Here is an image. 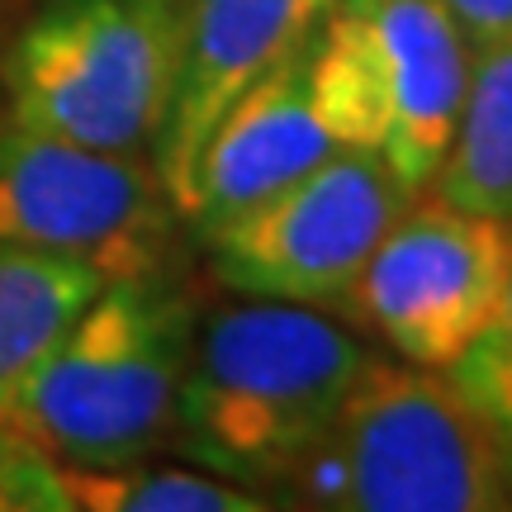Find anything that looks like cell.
Returning <instances> with one entry per match:
<instances>
[{"mask_svg": "<svg viewBox=\"0 0 512 512\" xmlns=\"http://www.w3.org/2000/svg\"><path fill=\"white\" fill-rule=\"evenodd\" d=\"M375 351L332 313L252 299L190 332L176 403L185 451L247 489H275L328 432Z\"/></svg>", "mask_w": 512, "mask_h": 512, "instance_id": "cell-1", "label": "cell"}, {"mask_svg": "<svg viewBox=\"0 0 512 512\" xmlns=\"http://www.w3.org/2000/svg\"><path fill=\"white\" fill-rule=\"evenodd\" d=\"M195 309L171 280H114L0 399V451L48 465H124L176 441Z\"/></svg>", "mask_w": 512, "mask_h": 512, "instance_id": "cell-2", "label": "cell"}, {"mask_svg": "<svg viewBox=\"0 0 512 512\" xmlns=\"http://www.w3.org/2000/svg\"><path fill=\"white\" fill-rule=\"evenodd\" d=\"M275 489L304 508L494 512L512 508V446L456 375L375 356Z\"/></svg>", "mask_w": 512, "mask_h": 512, "instance_id": "cell-3", "label": "cell"}, {"mask_svg": "<svg viewBox=\"0 0 512 512\" xmlns=\"http://www.w3.org/2000/svg\"><path fill=\"white\" fill-rule=\"evenodd\" d=\"M185 0H38L5 57L10 124L147 152L166 124Z\"/></svg>", "mask_w": 512, "mask_h": 512, "instance_id": "cell-4", "label": "cell"}, {"mask_svg": "<svg viewBox=\"0 0 512 512\" xmlns=\"http://www.w3.org/2000/svg\"><path fill=\"white\" fill-rule=\"evenodd\" d=\"M176 223L181 209L143 152H105L24 124L0 133V247L72 256L114 285L162 275Z\"/></svg>", "mask_w": 512, "mask_h": 512, "instance_id": "cell-5", "label": "cell"}, {"mask_svg": "<svg viewBox=\"0 0 512 512\" xmlns=\"http://www.w3.org/2000/svg\"><path fill=\"white\" fill-rule=\"evenodd\" d=\"M413 190L380 147H337L299 181L219 223L204 242L228 290L290 304H342Z\"/></svg>", "mask_w": 512, "mask_h": 512, "instance_id": "cell-6", "label": "cell"}, {"mask_svg": "<svg viewBox=\"0 0 512 512\" xmlns=\"http://www.w3.org/2000/svg\"><path fill=\"white\" fill-rule=\"evenodd\" d=\"M508 271L512 223L413 195L342 304L403 361L451 370L498 328Z\"/></svg>", "mask_w": 512, "mask_h": 512, "instance_id": "cell-7", "label": "cell"}, {"mask_svg": "<svg viewBox=\"0 0 512 512\" xmlns=\"http://www.w3.org/2000/svg\"><path fill=\"white\" fill-rule=\"evenodd\" d=\"M337 0H185L181 57L171 81L166 124L157 133V171L185 219L195 162L223 114L266 72L294 57Z\"/></svg>", "mask_w": 512, "mask_h": 512, "instance_id": "cell-8", "label": "cell"}, {"mask_svg": "<svg viewBox=\"0 0 512 512\" xmlns=\"http://www.w3.org/2000/svg\"><path fill=\"white\" fill-rule=\"evenodd\" d=\"M337 147L342 143L318 100L309 72V43H304L223 114V124L214 128V138L204 143L200 162H195L185 223L204 238L233 214H242L247 204L266 200L271 190L328 162Z\"/></svg>", "mask_w": 512, "mask_h": 512, "instance_id": "cell-9", "label": "cell"}, {"mask_svg": "<svg viewBox=\"0 0 512 512\" xmlns=\"http://www.w3.org/2000/svg\"><path fill=\"white\" fill-rule=\"evenodd\" d=\"M347 5L366 19L380 57L384 105H389L380 152L394 166V176L413 195H422L456 138L475 48L441 0H347Z\"/></svg>", "mask_w": 512, "mask_h": 512, "instance_id": "cell-10", "label": "cell"}, {"mask_svg": "<svg viewBox=\"0 0 512 512\" xmlns=\"http://www.w3.org/2000/svg\"><path fill=\"white\" fill-rule=\"evenodd\" d=\"M427 190L470 214L512 223V38L475 53L456 138Z\"/></svg>", "mask_w": 512, "mask_h": 512, "instance_id": "cell-11", "label": "cell"}, {"mask_svg": "<svg viewBox=\"0 0 512 512\" xmlns=\"http://www.w3.org/2000/svg\"><path fill=\"white\" fill-rule=\"evenodd\" d=\"M100 290L105 275H95L86 261L0 247V399L53 351Z\"/></svg>", "mask_w": 512, "mask_h": 512, "instance_id": "cell-12", "label": "cell"}, {"mask_svg": "<svg viewBox=\"0 0 512 512\" xmlns=\"http://www.w3.org/2000/svg\"><path fill=\"white\" fill-rule=\"evenodd\" d=\"M53 508L86 512H261L271 498L228 475L157 470L143 460L124 465H48Z\"/></svg>", "mask_w": 512, "mask_h": 512, "instance_id": "cell-13", "label": "cell"}, {"mask_svg": "<svg viewBox=\"0 0 512 512\" xmlns=\"http://www.w3.org/2000/svg\"><path fill=\"white\" fill-rule=\"evenodd\" d=\"M451 370H456L460 389L494 418V427L512 446V342H503V337L489 332V337L475 342Z\"/></svg>", "mask_w": 512, "mask_h": 512, "instance_id": "cell-14", "label": "cell"}, {"mask_svg": "<svg viewBox=\"0 0 512 512\" xmlns=\"http://www.w3.org/2000/svg\"><path fill=\"white\" fill-rule=\"evenodd\" d=\"M441 5L460 24V34L470 38L475 53L512 38V0H441Z\"/></svg>", "mask_w": 512, "mask_h": 512, "instance_id": "cell-15", "label": "cell"}, {"mask_svg": "<svg viewBox=\"0 0 512 512\" xmlns=\"http://www.w3.org/2000/svg\"><path fill=\"white\" fill-rule=\"evenodd\" d=\"M494 337L512 342V271H508V290H503V309H498V328H494Z\"/></svg>", "mask_w": 512, "mask_h": 512, "instance_id": "cell-16", "label": "cell"}, {"mask_svg": "<svg viewBox=\"0 0 512 512\" xmlns=\"http://www.w3.org/2000/svg\"><path fill=\"white\" fill-rule=\"evenodd\" d=\"M5 124H10V100H5V81H0V133H5Z\"/></svg>", "mask_w": 512, "mask_h": 512, "instance_id": "cell-17", "label": "cell"}, {"mask_svg": "<svg viewBox=\"0 0 512 512\" xmlns=\"http://www.w3.org/2000/svg\"><path fill=\"white\" fill-rule=\"evenodd\" d=\"M0 512H5V494H0Z\"/></svg>", "mask_w": 512, "mask_h": 512, "instance_id": "cell-18", "label": "cell"}]
</instances>
